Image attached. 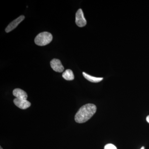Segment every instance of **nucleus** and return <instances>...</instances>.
<instances>
[{
  "instance_id": "nucleus-10",
  "label": "nucleus",
  "mask_w": 149,
  "mask_h": 149,
  "mask_svg": "<svg viewBox=\"0 0 149 149\" xmlns=\"http://www.w3.org/2000/svg\"><path fill=\"white\" fill-rule=\"evenodd\" d=\"M104 149H117L116 147L112 144H108L105 146Z\"/></svg>"
},
{
  "instance_id": "nucleus-1",
  "label": "nucleus",
  "mask_w": 149,
  "mask_h": 149,
  "mask_svg": "<svg viewBox=\"0 0 149 149\" xmlns=\"http://www.w3.org/2000/svg\"><path fill=\"white\" fill-rule=\"evenodd\" d=\"M97 107L94 104H88L81 107L74 116V120L78 123H83L89 120L95 114Z\"/></svg>"
},
{
  "instance_id": "nucleus-8",
  "label": "nucleus",
  "mask_w": 149,
  "mask_h": 149,
  "mask_svg": "<svg viewBox=\"0 0 149 149\" xmlns=\"http://www.w3.org/2000/svg\"><path fill=\"white\" fill-rule=\"evenodd\" d=\"M83 76L85 77V79H87V80L90 81V82H92V83H99V82H100L103 80V77H93V76H91V75L87 74L85 72H83Z\"/></svg>"
},
{
  "instance_id": "nucleus-4",
  "label": "nucleus",
  "mask_w": 149,
  "mask_h": 149,
  "mask_svg": "<svg viewBox=\"0 0 149 149\" xmlns=\"http://www.w3.org/2000/svg\"><path fill=\"white\" fill-rule=\"evenodd\" d=\"M51 67L55 71L61 72L64 70V67L62 64L61 62L58 59H53L50 62Z\"/></svg>"
},
{
  "instance_id": "nucleus-11",
  "label": "nucleus",
  "mask_w": 149,
  "mask_h": 149,
  "mask_svg": "<svg viewBox=\"0 0 149 149\" xmlns=\"http://www.w3.org/2000/svg\"><path fill=\"white\" fill-rule=\"evenodd\" d=\"M146 120L147 122L148 123H149V115L148 116H147L146 118Z\"/></svg>"
},
{
  "instance_id": "nucleus-3",
  "label": "nucleus",
  "mask_w": 149,
  "mask_h": 149,
  "mask_svg": "<svg viewBox=\"0 0 149 149\" xmlns=\"http://www.w3.org/2000/svg\"><path fill=\"white\" fill-rule=\"evenodd\" d=\"M75 22L77 26L79 27H84L87 24V21L84 17V14L81 9H79L76 13Z\"/></svg>"
},
{
  "instance_id": "nucleus-2",
  "label": "nucleus",
  "mask_w": 149,
  "mask_h": 149,
  "mask_svg": "<svg viewBox=\"0 0 149 149\" xmlns=\"http://www.w3.org/2000/svg\"><path fill=\"white\" fill-rule=\"evenodd\" d=\"M52 39V35L50 33L45 32L40 33L36 36L35 39V42L37 45L44 46L49 44Z\"/></svg>"
},
{
  "instance_id": "nucleus-7",
  "label": "nucleus",
  "mask_w": 149,
  "mask_h": 149,
  "mask_svg": "<svg viewBox=\"0 0 149 149\" xmlns=\"http://www.w3.org/2000/svg\"><path fill=\"white\" fill-rule=\"evenodd\" d=\"M13 95L16 98L27 100V95L26 92L19 88L15 89L13 91Z\"/></svg>"
},
{
  "instance_id": "nucleus-6",
  "label": "nucleus",
  "mask_w": 149,
  "mask_h": 149,
  "mask_svg": "<svg viewBox=\"0 0 149 149\" xmlns=\"http://www.w3.org/2000/svg\"><path fill=\"white\" fill-rule=\"evenodd\" d=\"M14 103L19 108L22 109H27L31 106V103L27 100L15 98L14 100Z\"/></svg>"
},
{
  "instance_id": "nucleus-12",
  "label": "nucleus",
  "mask_w": 149,
  "mask_h": 149,
  "mask_svg": "<svg viewBox=\"0 0 149 149\" xmlns=\"http://www.w3.org/2000/svg\"><path fill=\"white\" fill-rule=\"evenodd\" d=\"M140 149H145V147H142V148H141Z\"/></svg>"
},
{
  "instance_id": "nucleus-9",
  "label": "nucleus",
  "mask_w": 149,
  "mask_h": 149,
  "mask_svg": "<svg viewBox=\"0 0 149 149\" xmlns=\"http://www.w3.org/2000/svg\"><path fill=\"white\" fill-rule=\"evenodd\" d=\"M62 77L67 80H72L74 79V75L71 70H66L62 74Z\"/></svg>"
},
{
  "instance_id": "nucleus-5",
  "label": "nucleus",
  "mask_w": 149,
  "mask_h": 149,
  "mask_svg": "<svg viewBox=\"0 0 149 149\" xmlns=\"http://www.w3.org/2000/svg\"><path fill=\"white\" fill-rule=\"evenodd\" d=\"M24 19V15H21L19 17H17L16 19L14 20L11 23L8 24V26L7 27L6 29V32L8 33V32L12 31L22 21H23Z\"/></svg>"
},
{
  "instance_id": "nucleus-13",
  "label": "nucleus",
  "mask_w": 149,
  "mask_h": 149,
  "mask_svg": "<svg viewBox=\"0 0 149 149\" xmlns=\"http://www.w3.org/2000/svg\"><path fill=\"white\" fill-rule=\"evenodd\" d=\"M1 149H3L2 148H1Z\"/></svg>"
}]
</instances>
